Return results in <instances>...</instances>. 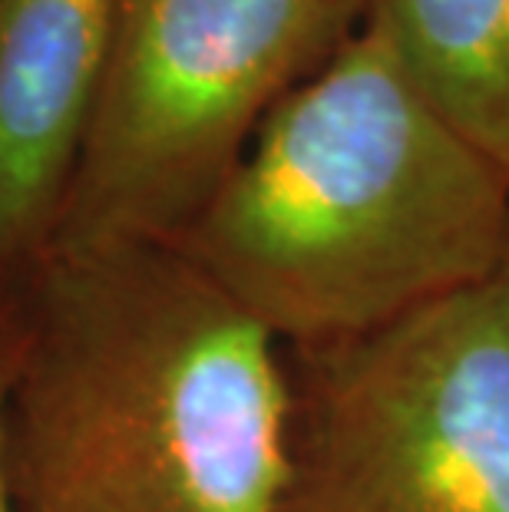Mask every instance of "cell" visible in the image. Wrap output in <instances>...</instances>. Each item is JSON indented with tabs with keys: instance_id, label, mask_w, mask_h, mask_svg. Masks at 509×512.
<instances>
[{
	"instance_id": "obj_7",
	"label": "cell",
	"mask_w": 509,
	"mask_h": 512,
	"mask_svg": "<svg viewBox=\"0 0 509 512\" xmlns=\"http://www.w3.org/2000/svg\"><path fill=\"white\" fill-rule=\"evenodd\" d=\"M20 341H24L20 298H0V512H14V496H10L7 476V410L20 364Z\"/></svg>"
},
{
	"instance_id": "obj_5",
	"label": "cell",
	"mask_w": 509,
	"mask_h": 512,
	"mask_svg": "<svg viewBox=\"0 0 509 512\" xmlns=\"http://www.w3.org/2000/svg\"><path fill=\"white\" fill-rule=\"evenodd\" d=\"M116 14L119 0H0V298L57 238Z\"/></svg>"
},
{
	"instance_id": "obj_1",
	"label": "cell",
	"mask_w": 509,
	"mask_h": 512,
	"mask_svg": "<svg viewBox=\"0 0 509 512\" xmlns=\"http://www.w3.org/2000/svg\"><path fill=\"white\" fill-rule=\"evenodd\" d=\"M17 298L14 512H281L285 344L189 255L50 248Z\"/></svg>"
},
{
	"instance_id": "obj_6",
	"label": "cell",
	"mask_w": 509,
	"mask_h": 512,
	"mask_svg": "<svg viewBox=\"0 0 509 512\" xmlns=\"http://www.w3.org/2000/svg\"><path fill=\"white\" fill-rule=\"evenodd\" d=\"M364 27L509 176V0H367Z\"/></svg>"
},
{
	"instance_id": "obj_4",
	"label": "cell",
	"mask_w": 509,
	"mask_h": 512,
	"mask_svg": "<svg viewBox=\"0 0 509 512\" xmlns=\"http://www.w3.org/2000/svg\"><path fill=\"white\" fill-rule=\"evenodd\" d=\"M285 354L281 512H509V265L371 334Z\"/></svg>"
},
{
	"instance_id": "obj_2",
	"label": "cell",
	"mask_w": 509,
	"mask_h": 512,
	"mask_svg": "<svg viewBox=\"0 0 509 512\" xmlns=\"http://www.w3.org/2000/svg\"><path fill=\"white\" fill-rule=\"evenodd\" d=\"M169 245L285 347L351 341L509 265V176L361 27Z\"/></svg>"
},
{
	"instance_id": "obj_3",
	"label": "cell",
	"mask_w": 509,
	"mask_h": 512,
	"mask_svg": "<svg viewBox=\"0 0 509 512\" xmlns=\"http://www.w3.org/2000/svg\"><path fill=\"white\" fill-rule=\"evenodd\" d=\"M367 0H119L116 34L50 248L172 242Z\"/></svg>"
}]
</instances>
